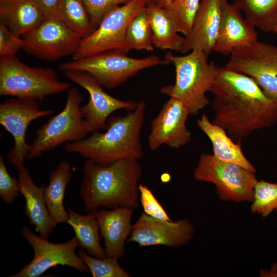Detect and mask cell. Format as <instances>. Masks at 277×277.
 <instances>
[{
    "mask_svg": "<svg viewBox=\"0 0 277 277\" xmlns=\"http://www.w3.org/2000/svg\"><path fill=\"white\" fill-rule=\"evenodd\" d=\"M77 255L88 267L93 277H130L131 275L119 264L118 259L105 256L96 258L81 249Z\"/></svg>",
    "mask_w": 277,
    "mask_h": 277,
    "instance_id": "30",
    "label": "cell"
},
{
    "mask_svg": "<svg viewBox=\"0 0 277 277\" xmlns=\"http://www.w3.org/2000/svg\"><path fill=\"white\" fill-rule=\"evenodd\" d=\"M193 176L197 181L213 184L219 198L226 202H252L258 181L255 173L207 153L200 155Z\"/></svg>",
    "mask_w": 277,
    "mask_h": 277,
    "instance_id": "8",
    "label": "cell"
},
{
    "mask_svg": "<svg viewBox=\"0 0 277 277\" xmlns=\"http://www.w3.org/2000/svg\"><path fill=\"white\" fill-rule=\"evenodd\" d=\"M71 87L70 83L59 80L52 68L29 66L15 55L0 57L1 96L38 101Z\"/></svg>",
    "mask_w": 277,
    "mask_h": 277,
    "instance_id": "5",
    "label": "cell"
},
{
    "mask_svg": "<svg viewBox=\"0 0 277 277\" xmlns=\"http://www.w3.org/2000/svg\"><path fill=\"white\" fill-rule=\"evenodd\" d=\"M20 232L32 247L34 256L19 272L9 276L38 277L58 265L72 267L81 272L89 271L86 265L75 253V249L79 246L76 236L65 243L55 244L35 235L26 225Z\"/></svg>",
    "mask_w": 277,
    "mask_h": 277,
    "instance_id": "13",
    "label": "cell"
},
{
    "mask_svg": "<svg viewBox=\"0 0 277 277\" xmlns=\"http://www.w3.org/2000/svg\"><path fill=\"white\" fill-rule=\"evenodd\" d=\"M257 39L255 27L233 4L223 0L219 29L213 51L230 55L236 48Z\"/></svg>",
    "mask_w": 277,
    "mask_h": 277,
    "instance_id": "18",
    "label": "cell"
},
{
    "mask_svg": "<svg viewBox=\"0 0 277 277\" xmlns=\"http://www.w3.org/2000/svg\"><path fill=\"white\" fill-rule=\"evenodd\" d=\"M83 98L79 91L71 87L68 91L65 106L36 131L27 159L40 157L43 153L68 142L82 140L88 135L80 111Z\"/></svg>",
    "mask_w": 277,
    "mask_h": 277,
    "instance_id": "7",
    "label": "cell"
},
{
    "mask_svg": "<svg viewBox=\"0 0 277 277\" xmlns=\"http://www.w3.org/2000/svg\"><path fill=\"white\" fill-rule=\"evenodd\" d=\"M223 0H201L190 32L184 35L180 52L188 53L194 49L208 55L213 51L217 38Z\"/></svg>",
    "mask_w": 277,
    "mask_h": 277,
    "instance_id": "17",
    "label": "cell"
},
{
    "mask_svg": "<svg viewBox=\"0 0 277 277\" xmlns=\"http://www.w3.org/2000/svg\"><path fill=\"white\" fill-rule=\"evenodd\" d=\"M42 10L45 16H55L59 0H32Z\"/></svg>",
    "mask_w": 277,
    "mask_h": 277,
    "instance_id": "36",
    "label": "cell"
},
{
    "mask_svg": "<svg viewBox=\"0 0 277 277\" xmlns=\"http://www.w3.org/2000/svg\"><path fill=\"white\" fill-rule=\"evenodd\" d=\"M139 193L140 202L145 214L155 219L171 221L164 208L147 186L140 183Z\"/></svg>",
    "mask_w": 277,
    "mask_h": 277,
    "instance_id": "32",
    "label": "cell"
},
{
    "mask_svg": "<svg viewBox=\"0 0 277 277\" xmlns=\"http://www.w3.org/2000/svg\"><path fill=\"white\" fill-rule=\"evenodd\" d=\"M142 176V168L136 160H122L106 165L86 160L80 187L86 211L97 210L100 207L137 208Z\"/></svg>",
    "mask_w": 277,
    "mask_h": 277,
    "instance_id": "2",
    "label": "cell"
},
{
    "mask_svg": "<svg viewBox=\"0 0 277 277\" xmlns=\"http://www.w3.org/2000/svg\"><path fill=\"white\" fill-rule=\"evenodd\" d=\"M233 4L255 28L273 32L277 24V0H234Z\"/></svg>",
    "mask_w": 277,
    "mask_h": 277,
    "instance_id": "26",
    "label": "cell"
},
{
    "mask_svg": "<svg viewBox=\"0 0 277 277\" xmlns=\"http://www.w3.org/2000/svg\"><path fill=\"white\" fill-rule=\"evenodd\" d=\"M121 50H111L86 56L59 65L63 72L77 70L89 73L103 87L113 89L143 70L167 65L166 60L156 55L142 58L129 57Z\"/></svg>",
    "mask_w": 277,
    "mask_h": 277,
    "instance_id": "6",
    "label": "cell"
},
{
    "mask_svg": "<svg viewBox=\"0 0 277 277\" xmlns=\"http://www.w3.org/2000/svg\"><path fill=\"white\" fill-rule=\"evenodd\" d=\"M45 16L32 0H0L1 22L20 36L35 28Z\"/></svg>",
    "mask_w": 277,
    "mask_h": 277,
    "instance_id": "22",
    "label": "cell"
},
{
    "mask_svg": "<svg viewBox=\"0 0 277 277\" xmlns=\"http://www.w3.org/2000/svg\"><path fill=\"white\" fill-rule=\"evenodd\" d=\"M133 211L128 207L95 211L106 256L119 260L125 254V245L131 232Z\"/></svg>",
    "mask_w": 277,
    "mask_h": 277,
    "instance_id": "19",
    "label": "cell"
},
{
    "mask_svg": "<svg viewBox=\"0 0 277 277\" xmlns=\"http://www.w3.org/2000/svg\"><path fill=\"white\" fill-rule=\"evenodd\" d=\"M201 0H172L165 8L179 33L187 34L199 7Z\"/></svg>",
    "mask_w": 277,
    "mask_h": 277,
    "instance_id": "29",
    "label": "cell"
},
{
    "mask_svg": "<svg viewBox=\"0 0 277 277\" xmlns=\"http://www.w3.org/2000/svg\"><path fill=\"white\" fill-rule=\"evenodd\" d=\"M131 0H82L90 19L96 28L104 16L116 7Z\"/></svg>",
    "mask_w": 277,
    "mask_h": 277,
    "instance_id": "33",
    "label": "cell"
},
{
    "mask_svg": "<svg viewBox=\"0 0 277 277\" xmlns=\"http://www.w3.org/2000/svg\"><path fill=\"white\" fill-rule=\"evenodd\" d=\"M172 1V0H149L150 2L154 3L163 8H165Z\"/></svg>",
    "mask_w": 277,
    "mask_h": 277,
    "instance_id": "38",
    "label": "cell"
},
{
    "mask_svg": "<svg viewBox=\"0 0 277 277\" xmlns=\"http://www.w3.org/2000/svg\"><path fill=\"white\" fill-rule=\"evenodd\" d=\"M55 16L82 38L96 29L82 0H59Z\"/></svg>",
    "mask_w": 277,
    "mask_h": 277,
    "instance_id": "27",
    "label": "cell"
},
{
    "mask_svg": "<svg viewBox=\"0 0 277 277\" xmlns=\"http://www.w3.org/2000/svg\"><path fill=\"white\" fill-rule=\"evenodd\" d=\"M207 57L198 49L183 56L174 55L171 52L165 55L164 59L174 66L175 81L173 84L162 87L160 92L183 103L190 115H197L209 103L206 94L211 91L217 66L212 61L209 63Z\"/></svg>",
    "mask_w": 277,
    "mask_h": 277,
    "instance_id": "4",
    "label": "cell"
},
{
    "mask_svg": "<svg viewBox=\"0 0 277 277\" xmlns=\"http://www.w3.org/2000/svg\"><path fill=\"white\" fill-rule=\"evenodd\" d=\"M66 77L85 89L89 94L88 103L80 111L89 133L105 129L109 115L115 111L134 110L137 103L123 101L107 93L103 86L89 73L82 71L66 70Z\"/></svg>",
    "mask_w": 277,
    "mask_h": 277,
    "instance_id": "14",
    "label": "cell"
},
{
    "mask_svg": "<svg viewBox=\"0 0 277 277\" xmlns=\"http://www.w3.org/2000/svg\"><path fill=\"white\" fill-rule=\"evenodd\" d=\"M189 115V110L183 103L169 98L151 122L149 149L155 151L163 145L179 148L190 142L191 134L186 126Z\"/></svg>",
    "mask_w": 277,
    "mask_h": 277,
    "instance_id": "16",
    "label": "cell"
},
{
    "mask_svg": "<svg viewBox=\"0 0 277 277\" xmlns=\"http://www.w3.org/2000/svg\"><path fill=\"white\" fill-rule=\"evenodd\" d=\"M19 192L25 200V215L35 227L37 233L48 240L58 224L50 215L45 197L46 185L38 187L33 182L28 168L25 166L18 170Z\"/></svg>",
    "mask_w": 277,
    "mask_h": 277,
    "instance_id": "20",
    "label": "cell"
},
{
    "mask_svg": "<svg viewBox=\"0 0 277 277\" xmlns=\"http://www.w3.org/2000/svg\"><path fill=\"white\" fill-rule=\"evenodd\" d=\"M199 128L210 141L213 155L219 160L238 164L254 173L256 169L244 154L241 142H235L220 126L211 122L205 114L196 121Z\"/></svg>",
    "mask_w": 277,
    "mask_h": 277,
    "instance_id": "21",
    "label": "cell"
},
{
    "mask_svg": "<svg viewBox=\"0 0 277 277\" xmlns=\"http://www.w3.org/2000/svg\"><path fill=\"white\" fill-rule=\"evenodd\" d=\"M19 183L8 172L3 155H0V196L6 203L13 204L18 196Z\"/></svg>",
    "mask_w": 277,
    "mask_h": 277,
    "instance_id": "34",
    "label": "cell"
},
{
    "mask_svg": "<svg viewBox=\"0 0 277 277\" xmlns=\"http://www.w3.org/2000/svg\"><path fill=\"white\" fill-rule=\"evenodd\" d=\"M149 0H131L127 4L115 7L103 18L96 29L82 39L72 60H77L103 51L121 50L128 53L126 34L132 18Z\"/></svg>",
    "mask_w": 277,
    "mask_h": 277,
    "instance_id": "9",
    "label": "cell"
},
{
    "mask_svg": "<svg viewBox=\"0 0 277 277\" xmlns=\"http://www.w3.org/2000/svg\"><path fill=\"white\" fill-rule=\"evenodd\" d=\"M210 92L214 95L212 122L235 142L277 122V102L245 74L217 66Z\"/></svg>",
    "mask_w": 277,
    "mask_h": 277,
    "instance_id": "1",
    "label": "cell"
},
{
    "mask_svg": "<svg viewBox=\"0 0 277 277\" xmlns=\"http://www.w3.org/2000/svg\"><path fill=\"white\" fill-rule=\"evenodd\" d=\"M260 276L265 277H277V263H274L269 270H262Z\"/></svg>",
    "mask_w": 277,
    "mask_h": 277,
    "instance_id": "37",
    "label": "cell"
},
{
    "mask_svg": "<svg viewBox=\"0 0 277 277\" xmlns=\"http://www.w3.org/2000/svg\"><path fill=\"white\" fill-rule=\"evenodd\" d=\"M226 68L252 78L277 102V47L258 39L235 49Z\"/></svg>",
    "mask_w": 277,
    "mask_h": 277,
    "instance_id": "10",
    "label": "cell"
},
{
    "mask_svg": "<svg viewBox=\"0 0 277 277\" xmlns=\"http://www.w3.org/2000/svg\"><path fill=\"white\" fill-rule=\"evenodd\" d=\"M146 10L153 47L180 52L184 37L179 35L165 8L149 1L146 6Z\"/></svg>",
    "mask_w": 277,
    "mask_h": 277,
    "instance_id": "23",
    "label": "cell"
},
{
    "mask_svg": "<svg viewBox=\"0 0 277 277\" xmlns=\"http://www.w3.org/2000/svg\"><path fill=\"white\" fill-rule=\"evenodd\" d=\"M82 39L59 18L47 15L23 36V49L37 58L56 61L66 56L73 55Z\"/></svg>",
    "mask_w": 277,
    "mask_h": 277,
    "instance_id": "11",
    "label": "cell"
},
{
    "mask_svg": "<svg viewBox=\"0 0 277 277\" xmlns=\"http://www.w3.org/2000/svg\"><path fill=\"white\" fill-rule=\"evenodd\" d=\"M51 109H42L36 100L12 97L0 104V124L14 140L8 154L9 163L19 170L24 166L31 146L26 141L27 130L34 120L52 114Z\"/></svg>",
    "mask_w": 277,
    "mask_h": 277,
    "instance_id": "12",
    "label": "cell"
},
{
    "mask_svg": "<svg viewBox=\"0 0 277 277\" xmlns=\"http://www.w3.org/2000/svg\"><path fill=\"white\" fill-rule=\"evenodd\" d=\"M273 32L274 33H275V34L277 35V24H276V25L275 26V28H274V30H273Z\"/></svg>",
    "mask_w": 277,
    "mask_h": 277,
    "instance_id": "39",
    "label": "cell"
},
{
    "mask_svg": "<svg viewBox=\"0 0 277 277\" xmlns=\"http://www.w3.org/2000/svg\"><path fill=\"white\" fill-rule=\"evenodd\" d=\"M145 108V102L141 101L125 115L109 117L104 133L96 131L82 140L67 143L65 151L103 165L122 160H140L144 154L140 135Z\"/></svg>",
    "mask_w": 277,
    "mask_h": 277,
    "instance_id": "3",
    "label": "cell"
},
{
    "mask_svg": "<svg viewBox=\"0 0 277 277\" xmlns=\"http://www.w3.org/2000/svg\"><path fill=\"white\" fill-rule=\"evenodd\" d=\"M194 228L191 222L183 219L176 222L151 217L144 212L132 225L127 242H134L140 247L163 245L178 247L191 240Z\"/></svg>",
    "mask_w": 277,
    "mask_h": 277,
    "instance_id": "15",
    "label": "cell"
},
{
    "mask_svg": "<svg viewBox=\"0 0 277 277\" xmlns=\"http://www.w3.org/2000/svg\"><path fill=\"white\" fill-rule=\"evenodd\" d=\"M24 44L23 38L0 23V57L15 55Z\"/></svg>",
    "mask_w": 277,
    "mask_h": 277,
    "instance_id": "35",
    "label": "cell"
},
{
    "mask_svg": "<svg viewBox=\"0 0 277 277\" xmlns=\"http://www.w3.org/2000/svg\"><path fill=\"white\" fill-rule=\"evenodd\" d=\"M95 211L83 215L68 209L69 217L66 223L73 228L79 246L82 249L90 255L103 258L106 256L100 244V229Z\"/></svg>",
    "mask_w": 277,
    "mask_h": 277,
    "instance_id": "25",
    "label": "cell"
},
{
    "mask_svg": "<svg viewBox=\"0 0 277 277\" xmlns=\"http://www.w3.org/2000/svg\"><path fill=\"white\" fill-rule=\"evenodd\" d=\"M71 177L70 165L62 160L49 175V184L45 187L44 195L49 212L58 224L66 223L69 214L64 207V199L66 188Z\"/></svg>",
    "mask_w": 277,
    "mask_h": 277,
    "instance_id": "24",
    "label": "cell"
},
{
    "mask_svg": "<svg viewBox=\"0 0 277 277\" xmlns=\"http://www.w3.org/2000/svg\"><path fill=\"white\" fill-rule=\"evenodd\" d=\"M126 46L127 52L132 50L148 52L154 50L146 6L129 23L126 34Z\"/></svg>",
    "mask_w": 277,
    "mask_h": 277,
    "instance_id": "28",
    "label": "cell"
},
{
    "mask_svg": "<svg viewBox=\"0 0 277 277\" xmlns=\"http://www.w3.org/2000/svg\"><path fill=\"white\" fill-rule=\"evenodd\" d=\"M251 210L263 217L277 210V183L258 181L254 189Z\"/></svg>",
    "mask_w": 277,
    "mask_h": 277,
    "instance_id": "31",
    "label": "cell"
}]
</instances>
